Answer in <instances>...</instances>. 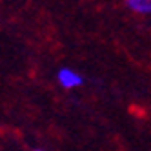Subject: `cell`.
Returning <instances> with one entry per match:
<instances>
[{
    "label": "cell",
    "instance_id": "7a4b0ae2",
    "mask_svg": "<svg viewBox=\"0 0 151 151\" xmlns=\"http://www.w3.org/2000/svg\"><path fill=\"white\" fill-rule=\"evenodd\" d=\"M126 4L135 13H142V15L151 13V0H126Z\"/></svg>",
    "mask_w": 151,
    "mask_h": 151
},
{
    "label": "cell",
    "instance_id": "3957f363",
    "mask_svg": "<svg viewBox=\"0 0 151 151\" xmlns=\"http://www.w3.org/2000/svg\"><path fill=\"white\" fill-rule=\"evenodd\" d=\"M37 151H40V149H37Z\"/></svg>",
    "mask_w": 151,
    "mask_h": 151
},
{
    "label": "cell",
    "instance_id": "6da1fadb",
    "mask_svg": "<svg viewBox=\"0 0 151 151\" xmlns=\"http://www.w3.org/2000/svg\"><path fill=\"white\" fill-rule=\"evenodd\" d=\"M57 78L60 82L62 88H66V89H71V88H77V86H80L84 82L82 78V75L78 71H75L71 68H62L58 69V75H57Z\"/></svg>",
    "mask_w": 151,
    "mask_h": 151
}]
</instances>
